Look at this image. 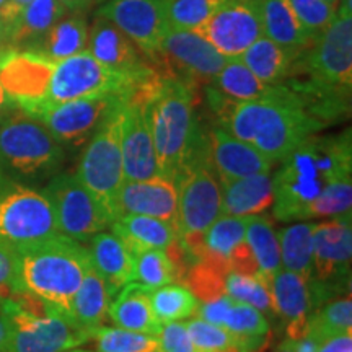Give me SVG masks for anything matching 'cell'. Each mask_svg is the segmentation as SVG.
<instances>
[{
  "instance_id": "obj_1",
  "label": "cell",
  "mask_w": 352,
  "mask_h": 352,
  "mask_svg": "<svg viewBox=\"0 0 352 352\" xmlns=\"http://www.w3.org/2000/svg\"><path fill=\"white\" fill-rule=\"evenodd\" d=\"M351 173V131L310 135L280 160V168L272 178L274 217L279 222L303 220L308 206L329 183Z\"/></svg>"
},
{
  "instance_id": "obj_2",
  "label": "cell",
  "mask_w": 352,
  "mask_h": 352,
  "mask_svg": "<svg viewBox=\"0 0 352 352\" xmlns=\"http://www.w3.org/2000/svg\"><path fill=\"white\" fill-rule=\"evenodd\" d=\"M215 126L252 144L274 164L284 160L298 144L324 127L323 122L308 113L300 96L284 83L279 95L272 98L253 101L232 98Z\"/></svg>"
},
{
  "instance_id": "obj_3",
  "label": "cell",
  "mask_w": 352,
  "mask_h": 352,
  "mask_svg": "<svg viewBox=\"0 0 352 352\" xmlns=\"http://www.w3.org/2000/svg\"><path fill=\"white\" fill-rule=\"evenodd\" d=\"M196 88L162 76L148 103L158 173L175 184L189 166L209 157L208 132L196 113Z\"/></svg>"
},
{
  "instance_id": "obj_4",
  "label": "cell",
  "mask_w": 352,
  "mask_h": 352,
  "mask_svg": "<svg viewBox=\"0 0 352 352\" xmlns=\"http://www.w3.org/2000/svg\"><path fill=\"white\" fill-rule=\"evenodd\" d=\"M13 253L19 292L39 298L69 318L74 297L90 266L85 245L57 235Z\"/></svg>"
},
{
  "instance_id": "obj_5",
  "label": "cell",
  "mask_w": 352,
  "mask_h": 352,
  "mask_svg": "<svg viewBox=\"0 0 352 352\" xmlns=\"http://www.w3.org/2000/svg\"><path fill=\"white\" fill-rule=\"evenodd\" d=\"M65 151L46 126L16 108L0 121V170L28 186H44L59 173Z\"/></svg>"
},
{
  "instance_id": "obj_6",
  "label": "cell",
  "mask_w": 352,
  "mask_h": 352,
  "mask_svg": "<svg viewBox=\"0 0 352 352\" xmlns=\"http://www.w3.org/2000/svg\"><path fill=\"white\" fill-rule=\"evenodd\" d=\"M153 72H155L153 65L142 74L122 72V70L108 67V65L96 60L85 50L76 56H70L67 59L56 63L46 98L38 108L95 95L114 94L127 96L140 82L151 77ZM34 109L30 113H33Z\"/></svg>"
},
{
  "instance_id": "obj_7",
  "label": "cell",
  "mask_w": 352,
  "mask_h": 352,
  "mask_svg": "<svg viewBox=\"0 0 352 352\" xmlns=\"http://www.w3.org/2000/svg\"><path fill=\"white\" fill-rule=\"evenodd\" d=\"M57 235L54 212L41 189L0 170V246L15 252Z\"/></svg>"
},
{
  "instance_id": "obj_8",
  "label": "cell",
  "mask_w": 352,
  "mask_h": 352,
  "mask_svg": "<svg viewBox=\"0 0 352 352\" xmlns=\"http://www.w3.org/2000/svg\"><path fill=\"white\" fill-rule=\"evenodd\" d=\"M178 188V223L176 233L186 252L197 261L202 253V236L222 214L220 182L210 158L192 164L176 182Z\"/></svg>"
},
{
  "instance_id": "obj_9",
  "label": "cell",
  "mask_w": 352,
  "mask_h": 352,
  "mask_svg": "<svg viewBox=\"0 0 352 352\" xmlns=\"http://www.w3.org/2000/svg\"><path fill=\"white\" fill-rule=\"evenodd\" d=\"M124 100L108 114L85 145L76 176L113 222L114 197L124 183L121 157V111Z\"/></svg>"
},
{
  "instance_id": "obj_10",
  "label": "cell",
  "mask_w": 352,
  "mask_h": 352,
  "mask_svg": "<svg viewBox=\"0 0 352 352\" xmlns=\"http://www.w3.org/2000/svg\"><path fill=\"white\" fill-rule=\"evenodd\" d=\"M41 191L54 212L57 232L65 239L83 245L111 223L107 210L78 182L76 173L59 171L44 184Z\"/></svg>"
},
{
  "instance_id": "obj_11",
  "label": "cell",
  "mask_w": 352,
  "mask_h": 352,
  "mask_svg": "<svg viewBox=\"0 0 352 352\" xmlns=\"http://www.w3.org/2000/svg\"><path fill=\"white\" fill-rule=\"evenodd\" d=\"M162 76L175 77L191 85H209L227 63L215 47L195 30L170 28L152 57Z\"/></svg>"
},
{
  "instance_id": "obj_12",
  "label": "cell",
  "mask_w": 352,
  "mask_h": 352,
  "mask_svg": "<svg viewBox=\"0 0 352 352\" xmlns=\"http://www.w3.org/2000/svg\"><path fill=\"white\" fill-rule=\"evenodd\" d=\"M6 310L10 318L7 352H65L88 342V333L56 310L32 314L12 300Z\"/></svg>"
},
{
  "instance_id": "obj_13",
  "label": "cell",
  "mask_w": 352,
  "mask_h": 352,
  "mask_svg": "<svg viewBox=\"0 0 352 352\" xmlns=\"http://www.w3.org/2000/svg\"><path fill=\"white\" fill-rule=\"evenodd\" d=\"M122 95H95L77 98L59 104H50L34 109L32 114L41 121L52 138L65 148H77L87 145L91 135L101 126L118 104L124 100Z\"/></svg>"
},
{
  "instance_id": "obj_14",
  "label": "cell",
  "mask_w": 352,
  "mask_h": 352,
  "mask_svg": "<svg viewBox=\"0 0 352 352\" xmlns=\"http://www.w3.org/2000/svg\"><path fill=\"white\" fill-rule=\"evenodd\" d=\"M196 32L227 59H239L264 34L259 3L254 0H220Z\"/></svg>"
},
{
  "instance_id": "obj_15",
  "label": "cell",
  "mask_w": 352,
  "mask_h": 352,
  "mask_svg": "<svg viewBox=\"0 0 352 352\" xmlns=\"http://www.w3.org/2000/svg\"><path fill=\"white\" fill-rule=\"evenodd\" d=\"M56 63L33 50L7 47L0 54V85L25 113L43 104Z\"/></svg>"
},
{
  "instance_id": "obj_16",
  "label": "cell",
  "mask_w": 352,
  "mask_h": 352,
  "mask_svg": "<svg viewBox=\"0 0 352 352\" xmlns=\"http://www.w3.org/2000/svg\"><path fill=\"white\" fill-rule=\"evenodd\" d=\"M98 15L113 21L148 59L157 54L170 30L166 0H109Z\"/></svg>"
},
{
  "instance_id": "obj_17",
  "label": "cell",
  "mask_w": 352,
  "mask_h": 352,
  "mask_svg": "<svg viewBox=\"0 0 352 352\" xmlns=\"http://www.w3.org/2000/svg\"><path fill=\"white\" fill-rule=\"evenodd\" d=\"M352 256L351 214L336 215L331 220L315 223L314 230V271L321 280L349 287Z\"/></svg>"
},
{
  "instance_id": "obj_18",
  "label": "cell",
  "mask_w": 352,
  "mask_h": 352,
  "mask_svg": "<svg viewBox=\"0 0 352 352\" xmlns=\"http://www.w3.org/2000/svg\"><path fill=\"white\" fill-rule=\"evenodd\" d=\"M148 215L171 223H178V188L173 182L155 176L140 182H124L114 197L113 220L120 215Z\"/></svg>"
},
{
  "instance_id": "obj_19",
  "label": "cell",
  "mask_w": 352,
  "mask_h": 352,
  "mask_svg": "<svg viewBox=\"0 0 352 352\" xmlns=\"http://www.w3.org/2000/svg\"><path fill=\"white\" fill-rule=\"evenodd\" d=\"M209 158L220 179H235L256 173H270L274 162L256 147L233 138L230 132L214 126L208 132Z\"/></svg>"
},
{
  "instance_id": "obj_20",
  "label": "cell",
  "mask_w": 352,
  "mask_h": 352,
  "mask_svg": "<svg viewBox=\"0 0 352 352\" xmlns=\"http://www.w3.org/2000/svg\"><path fill=\"white\" fill-rule=\"evenodd\" d=\"M139 47L113 21L98 15L88 33L87 51L108 67L127 74H142L152 67L138 51Z\"/></svg>"
},
{
  "instance_id": "obj_21",
  "label": "cell",
  "mask_w": 352,
  "mask_h": 352,
  "mask_svg": "<svg viewBox=\"0 0 352 352\" xmlns=\"http://www.w3.org/2000/svg\"><path fill=\"white\" fill-rule=\"evenodd\" d=\"M271 296L276 316L285 323L287 340L297 341L308 331L310 294L305 279L296 272L279 270L271 283Z\"/></svg>"
},
{
  "instance_id": "obj_22",
  "label": "cell",
  "mask_w": 352,
  "mask_h": 352,
  "mask_svg": "<svg viewBox=\"0 0 352 352\" xmlns=\"http://www.w3.org/2000/svg\"><path fill=\"white\" fill-rule=\"evenodd\" d=\"M87 254L91 267L103 277L109 294L116 296L120 290L132 283L134 254L114 233L98 232L87 241Z\"/></svg>"
},
{
  "instance_id": "obj_23",
  "label": "cell",
  "mask_w": 352,
  "mask_h": 352,
  "mask_svg": "<svg viewBox=\"0 0 352 352\" xmlns=\"http://www.w3.org/2000/svg\"><path fill=\"white\" fill-rule=\"evenodd\" d=\"M222 214L235 217L261 215L274 204L272 178L267 173H256L235 179H220Z\"/></svg>"
},
{
  "instance_id": "obj_24",
  "label": "cell",
  "mask_w": 352,
  "mask_h": 352,
  "mask_svg": "<svg viewBox=\"0 0 352 352\" xmlns=\"http://www.w3.org/2000/svg\"><path fill=\"white\" fill-rule=\"evenodd\" d=\"M109 227L132 254L147 250H166L178 239L176 228L171 223L148 215H120Z\"/></svg>"
},
{
  "instance_id": "obj_25",
  "label": "cell",
  "mask_w": 352,
  "mask_h": 352,
  "mask_svg": "<svg viewBox=\"0 0 352 352\" xmlns=\"http://www.w3.org/2000/svg\"><path fill=\"white\" fill-rule=\"evenodd\" d=\"M263 32L294 57H300L315 39L308 34L290 7L289 0H263L259 3Z\"/></svg>"
},
{
  "instance_id": "obj_26",
  "label": "cell",
  "mask_w": 352,
  "mask_h": 352,
  "mask_svg": "<svg viewBox=\"0 0 352 352\" xmlns=\"http://www.w3.org/2000/svg\"><path fill=\"white\" fill-rule=\"evenodd\" d=\"M65 12L67 10L59 0H32L15 21L7 26L8 47L34 50Z\"/></svg>"
},
{
  "instance_id": "obj_27",
  "label": "cell",
  "mask_w": 352,
  "mask_h": 352,
  "mask_svg": "<svg viewBox=\"0 0 352 352\" xmlns=\"http://www.w3.org/2000/svg\"><path fill=\"white\" fill-rule=\"evenodd\" d=\"M118 294L120 296L116 297V300L109 303L108 318L118 328L157 338L162 324L152 310L148 289L135 283H129Z\"/></svg>"
},
{
  "instance_id": "obj_28",
  "label": "cell",
  "mask_w": 352,
  "mask_h": 352,
  "mask_svg": "<svg viewBox=\"0 0 352 352\" xmlns=\"http://www.w3.org/2000/svg\"><path fill=\"white\" fill-rule=\"evenodd\" d=\"M109 303L111 294L108 285L90 264L72 300L69 318L77 328L90 334L91 329L107 323Z\"/></svg>"
},
{
  "instance_id": "obj_29",
  "label": "cell",
  "mask_w": 352,
  "mask_h": 352,
  "mask_svg": "<svg viewBox=\"0 0 352 352\" xmlns=\"http://www.w3.org/2000/svg\"><path fill=\"white\" fill-rule=\"evenodd\" d=\"M239 59L267 85H283L294 74L297 57H294L267 36L258 38Z\"/></svg>"
},
{
  "instance_id": "obj_30",
  "label": "cell",
  "mask_w": 352,
  "mask_h": 352,
  "mask_svg": "<svg viewBox=\"0 0 352 352\" xmlns=\"http://www.w3.org/2000/svg\"><path fill=\"white\" fill-rule=\"evenodd\" d=\"M88 28L82 12L64 15L52 28L44 34L33 51H38L52 63L67 59L87 50Z\"/></svg>"
},
{
  "instance_id": "obj_31",
  "label": "cell",
  "mask_w": 352,
  "mask_h": 352,
  "mask_svg": "<svg viewBox=\"0 0 352 352\" xmlns=\"http://www.w3.org/2000/svg\"><path fill=\"white\" fill-rule=\"evenodd\" d=\"M315 223L297 222L277 232L283 270L296 272L307 283L314 277Z\"/></svg>"
},
{
  "instance_id": "obj_32",
  "label": "cell",
  "mask_w": 352,
  "mask_h": 352,
  "mask_svg": "<svg viewBox=\"0 0 352 352\" xmlns=\"http://www.w3.org/2000/svg\"><path fill=\"white\" fill-rule=\"evenodd\" d=\"M209 85L236 101L272 98L283 90V85H267L259 80L240 59H227L226 65Z\"/></svg>"
},
{
  "instance_id": "obj_33",
  "label": "cell",
  "mask_w": 352,
  "mask_h": 352,
  "mask_svg": "<svg viewBox=\"0 0 352 352\" xmlns=\"http://www.w3.org/2000/svg\"><path fill=\"white\" fill-rule=\"evenodd\" d=\"M245 240L258 264V279H261L271 289L276 272L283 270L279 240L271 220L263 215H252L246 223Z\"/></svg>"
},
{
  "instance_id": "obj_34",
  "label": "cell",
  "mask_w": 352,
  "mask_h": 352,
  "mask_svg": "<svg viewBox=\"0 0 352 352\" xmlns=\"http://www.w3.org/2000/svg\"><path fill=\"white\" fill-rule=\"evenodd\" d=\"M248 219L220 214L202 236V253L199 259H209L228 270L227 259L236 245L245 240Z\"/></svg>"
},
{
  "instance_id": "obj_35",
  "label": "cell",
  "mask_w": 352,
  "mask_h": 352,
  "mask_svg": "<svg viewBox=\"0 0 352 352\" xmlns=\"http://www.w3.org/2000/svg\"><path fill=\"white\" fill-rule=\"evenodd\" d=\"M351 292L341 298H333L308 314V331L318 341H327L338 334L352 333Z\"/></svg>"
},
{
  "instance_id": "obj_36",
  "label": "cell",
  "mask_w": 352,
  "mask_h": 352,
  "mask_svg": "<svg viewBox=\"0 0 352 352\" xmlns=\"http://www.w3.org/2000/svg\"><path fill=\"white\" fill-rule=\"evenodd\" d=\"M148 298H151L152 310L160 324L195 316L197 305H199L197 298L192 296L186 285L176 283L148 290Z\"/></svg>"
},
{
  "instance_id": "obj_37",
  "label": "cell",
  "mask_w": 352,
  "mask_h": 352,
  "mask_svg": "<svg viewBox=\"0 0 352 352\" xmlns=\"http://www.w3.org/2000/svg\"><path fill=\"white\" fill-rule=\"evenodd\" d=\"M96 352H157L158 341L155 336L129 331L122 328L98 327L88 334ZM160 352V351H158Z\"/></svg>"
},
{
  "instance_id": "obj_38",
  "label": "cell",
  "mask_w": 352,
  "mask_h": 352,
  "mask_svg": "<svg viewBox=\"0 0 352 352\" xmlns=\"http://www.w3.org/2000/svg\"><path fill=\"white\" fill-rule=\"evenodd\" d=\"M132 283L153 290L166 284H178L173 263L164 250H147L134 254Z\"/></svg>"
},
{
  "instance_id": "obj_39",
  "label": "cell",
  "mask_w": 352,
  "mask_h": 352,
  "mask_svg": "<svg viewBox=\"0 0 352 352\" xmlns=\"http://www.w3.org/2000/svg\"><path fill=\"white\" fill-rule=\"evenodd\" d=\"M227 267L219 266L209 259H197L188 270L183 284L191 290L197 300L210 302L227 294Z\"/></svg>"
},
{
  "instance_id": "obj_40",
  "label": "cell",
  "mask_w": 352,
  "mask_h": 352,
  "mask_svg": "<svg viewBox=\"0 0 352 352\" xmlns=\"http://www.w3.org/2000/svg\"><path fill=\"white\" fill-rule=\"evenodd\" d=\"M226 292L233 300L254 307L264 316H270V318L276 316L271 289L258 277L228 272L226 279Z\"/></svg>"
},
{
  "instance_id": "obj_41",
  "label": "cell",
  "mask_w": 352,
  "mask_h": 352,
  "mask_svg": "<svg viewBox=\"0 0 352 352\" xmlns=\"http://www.w3.org/2000/svg\"><path fill=\"white\" fill-rule=\"evenodd\" d=\"M351 176H341L328 184L316 199L308 206L305 219L315 217H336V215L351 214L352 206V182Z\"/></svg>"
},
{
  "instance_id": "obj_42",
  "label": "cell",
  "mask_w": 352,
  "mask_h": 352,
  "mask_svg": "<svg viewBox=\"0 0 352 352\" xmlns=\"http://www.w3.org/2000/svg\"><path fill=\"white\" fill-rule=\"evenodd\" d=\"M220 0H166L170 28L196 30L206 23Z\"/></svg>"
},
{
  "instance_id": "obj_43",
  "label": "cell",
  "mask_w": 352,
  "mask_h": 352,
  "mask_svg": "<svg viewBox=\"0 0 352 352\" xmlns=\"http://www.w3.org/2000/svg\"><path fill=\"white\" fill-rule=\"evenodd\" d=\"M289 3L303 30L314 39L327 30L338 10V6L324 0H289Z\"/></svg>"
},
{
  "instance_id": "obj_44",
  "label": "cell",
  "mask_w": 352,
  "mask_h": 352,
  "mask_svg": "<svg viewBox=\"0 0 352 352\" xmlns=\"http://www.w3.org/2000/svg\"><path fill=\"white\" fill-rule=\"evenodd\" d=\"M188 333L195 342L197 352H219L226 351L235 344V338L226 328L217 324L208 323V321L195 318L186 323Z\"/></svg>"
},
{
  "instance_id": "obj_45",
  "label": "cell",
  "mask_w": 352,
  "mask_h": 352,
  "mask_svg": "<svg viewBox=\"0 0 352 352\" xmlns=\"http://www.w3.org/2000/svg\"><path fill=\"white\" fill-rule=\"evenodd\" d=\"M157 341L160 352H197L188 333L186 323H182V321L162 324L157 334Z\"/></svg>"
},
{
  "instance_id": "obj_46",
  "label": "cell",
  "mask_w": 352,
  "mask_h": 352,
  "mask_svg": "<svg viewBox=\"0 0 352 352\" xmlns=\"http://www.w3.org/2000/svg\"><path fill=\"white\" fill-rule=\"evenodd\" d=\"M19 292L15 283V253L0 246V310Z\"/></svg>"
},
{
  "instance_id": "obj_47",
  "label": "cell",
  "mask_w": 352,
  "mask_h": 352,
  "mask_svg": "<svg viewBox=\"0 0 352 352\" xmlns=\"http://www.w3.org/2000/svg\"><path fill=\"white\" fill-rule=\"evenodd\" d=\"M227 264L228 271L235 272V274L258 277V264L254 261V256L252 250H250V245L246 243V240L241 241L240 245H236V248L228 256Z\"/></svg>"
},
{
  "instance_id": "obj_48",
  "label": "cell",
  "mask_w": 352,
  "mask_h": 352,
  "mask_svg": "<svg viewBox=\"0 0 352 352\" xmlns=\"http://www.w3.org/2000/svg\"><path fill=\"white\" fill-rule=\"evenodd\" d=\"M232 303H233V298L226 294V296L215 298V300L202 302V305H197L195 316L208 321V323L222 327L223 320H226V316L228 314V310H230Z\"/></svg>"
},
{
  "instance_id": "obj_49",
  "label": "cell",
  "mask_w": 352,
  "mask_h": 352,
  "mask_svg": "<svg viewBox=\"0 0 352 352\" xmlns=\"http://www.w3.org/2000/svg\"><path fill=\"white\" fill-rule=\"evenodd\" d=\"M316 352H352V333L338 334L321 342Z\"/></svg>"
},
{
  "instance_id": "obj_50",
  "label": "cell",
  "mask_w": 352,
  "mask_h": 352,
  "mask_svg": "<svg viewBox=\"0 0 352 352\" xmlns=\"http://www.w3.org/2000/svg\"><path fill=\"white\" fill-rule=\"evenodd\" d=\"M30 2H32V0H7V2L3 3L2 8H0V20L3 21L6 28L15 21L16 16L20 15L21 10H23Z\"/></svg>"
},
{
  "instance_id": "obj_51",
  "label": "cell",
  "mask_w": 352,
  "mask_h": 352,
  "mask_svg": "<svg viewBox=\"0 0 352 352\" xmlns=\"http://www.w3.org/2000/svg\"><path fill=\"white\" fill-rule=\"evenodd\" d=\"M320 346L321 341L316 340L315 336H311L310 333H307L300 340L292 341V352H316Z\"/></svg>"
},
{
  "instance_id": "obj_52",
  "label": "cell",
  "mask_w": 352,
  "mask_h": 352,
  "mask_svg": "<svg viewBox=\"0 0 352 352\" xmlns=\"http://www.w3.org/2000/svg\"><path fill=\"white\" fill-rule=\"evenodd\" d=\"M8 340H10V318L7 310H0V352H7Z\"/></svg>"
},
{
  "instance_id": "obj_53",
  "label": "cell",
  "mask_w": 352,
  "mask_h": 352,
  "mask_svg": "<svg viewBox=\"0 0 352 352\" xmlns=\"http://www.w3.org/2000/svg\"><path fill=\"white\" fill-rule=\"evenodd\" d=\"M16 107L13 101L8 98V95L6 94V90H3L2 85H0V121L3 120V118H7L8 114H10L13 109H16Z\"/></svg>"
},
{
  "instance_id": "obj_54",
  "label": "cell",
  "mask_w": 352,
  "mask_h": 352,
  "mask_svg": "<svg viewBox=\"0 0 352 352\" xmlns=\"http://www.w3.org/2000/svg\"><path fill=\"white\" fill-rule=\"evenodd\" d=\"M69 12H85L88 7L91 6L94 0H59Z\"/></svg>"
},
{
  "instance_id": "obj_55",
  "label": "cell",
  "mask_w": 352,
  "mask_h": 352,
  "mask_svg": "<svg viewBox=\"0 0 352 352\" xmlns=\"http://www.w3.org/2000/svg\"><path fill=\"white\" fill-rule=\"evenodd\" d=\"M8 47L7 44V28L6 25H3V21L0 20V54H2L3 51H6Z\"/></svg>"
},
{
  "instance_id": "obj_56",
  "label": "cell",
  "mask_w": 352,
  "mask_h": 352,
  "mask_svg": "<svg viewBox=\"0 0 352 352\" xmlns=\"http://www.w3.org/2000/svg\"><path fill=\"white\" fill-rule=\"evenodd\" d=\"M274 352H292V341L285 340L284 342H280Z\"/></svg>"
},
{
  "instance_id": "obj_57",
  "label": "cell",
  "mask_w": 352,
  "mask_h": 352,
  "mask_svg": "<svg viewBox=\"0 0 352 352\" xmlns=\"http://www.w3.org/2000/svg\"><path fill=\"white\" fill-rule=\"evenodd\" d=\"M219 352H240V351H239V347L233 346V347H228V349H226V351H219Z\"/></svg>"
},
{
  "instance_id": "obj_58",
  "label": "cell",
  "mask_w": 352,
  "mask_h": 352,
  "mask_svg": "<svg viewBox=\"0 0 352 352\" xmlns=\"http://www.w3.org/2000/svg\"><path fill=\"white\" fill-rule=\"evenodd\" d=\"M324 2H328V3H334V6H340L341 0H324Z\"/></svg>"
},
{
  "instance_id": "obj_59",
  "label": "cell",
  "mask_w": 352,
  "mask_h": 352,
  "mask_svg": "<svg viewBox=\"0 0 352 352\" xmlns=\"http://www.w3.org/2000/svg\"><path fill=\"white\" fill-rule=\"evenodd\" d=\"M7 2V0H0V8H2V6H3V3H6Z\"/></svg>"
},
{
  "instance_id": "obj_60",
  "label": "cell",
  "mask_w": 352,
  "mask_h": 352,
  "mask_svg": "<svg viewBox=\"0 0 352 352\" xmlns=\"http://www.w3.org/2000/svg\"><path fill=\"white\" fill-rule=\"evenodd\" d=\"M254 2H256V3H261V2H263V0H254Z\"/></svg>"
},
{
  "instance_id": "obj_61",
  "label": "cell",
  "mask_w": 352,
  "mask_h": 352,
  "mask_svg": "<svg viewBox=\"0 0 352 352\" xmlns=\"http://www.w3.org/2000/svg\"><path fill=\"white\" fill-rule=\"evenodd\" d=\"M65 352H77V351H65Z\"/></svg>"
},
{
  "instance_id": "obj_62",
  "label": "cell",
  "mask_w": 352,
  "mask_h": 352,
  "mask_svg": "<svg viewBox=\"0 0 352 352\" xmlns=\"http://www.w3.org/2000/svg\"><path fill=\"white\" fill-rule=\"evenodd\" d=\"M98 2H101V0H98Z\"/></svg>"
},
{
  "instance_id": "obj_63",
  "label": "cell",
  "mask_w": 352,
  "mask_h": 352,
  "mask_svg": "<svg viewBox=\"0 0 352 352\" xmlns=\"http://www.w3.org/2000/svg\"><path fill=\"white\" fill-rule=\"evenodd\" d=\"M157 352H158V351H157Z\"/></svg>"
}]
</instances>
